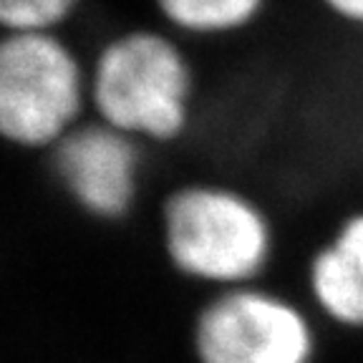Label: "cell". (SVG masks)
<instances>
[{"label": "cell", "instance_id": "cell-1", "mask_svg": "<svg viewBox=\"0 0 363 363\" xmlns=\"http://www.w3.org/2000/svg\"><path fill=\"white\" fill-rule=\"evenodd\" d=\"M159 238L179 278L220 290L262 283L278 230L257 197L225 182H187L162 202Z\"/></svg>", "mask_w": 363, "mask_h": 363}, {"label": "cell", "instance_id": "cell-2", "mask_svg": "<svg viewBox=\"0 0 363 363\" xmlns=\"http://www.w3.org/2000/svg\"><path fill=\"white\" fill-rule=\"evenodd\" d=\"M192 58L164 28L111 35L89 61V113L129 139L174 144L194 116Z\"/></svg>", "mask_w": 363, "mask_h": 363}, {"label": "cell", "instance_id": "cell-3", "mask_svg": "<svg viewBox=\"0 0 363 363\" xmlns=\"http://www.w3.org/2000/svg\"><path fill=\"white\" fill-rule=\"evenodd\" d=\"M89 116V61L63 33L0 35V142L48 154Z\"/></svg>", "mask_w": 363, "mask_h": 363}, {"label": "cell", "instance_id": "cell-4", "mask_svg": "<svg viewBox=\"0 0 363 363\" xmlns=\"http://www.w3.org/2000/svg\"><path fill=\"white\" fill-rule=\"evenodd\" d=\"M320 325L306 301L255 283L212 293L189 346L194 363H318Z\"/></svg>", "mask_w": 363, "mask_h": 363}, {"label": "cell", "instance_id": "cell-5", "mask_svg": "<svg viewBox=\"0 0 363 363\" xmlns=\"http://www.w3.org/2000/svg\"><path fill=\"white\" fill-rule=\"evenodd\" d=\"M53 179L76 210L96 222H124L142 194L144 147L86 119L48 152Z\"/></svg>", "mask_w": 363, "mask_h": 363}, {"label": "cell", "instance_id": "cell-6", "mask_svg": "<svg viewBox=\"0 0 363 363\" xmlns=\"http://www.w3.org/2000/svg\"><path fill=\"white\" fill-rule=\"evenodd\" d=\"M303 285L320 323L363 335V207L348 210L313 247Z\"/></svg>", "mask_w": 363, "mask_h": 363}, {"label": "cell", "instance_id": "cell-7", "mask_svg": "<svg viewBox=\"0 0 363 363\" xmlns=\"http://www.w3.org/2000/svg\"><path fill=\"white\" fill-rule=\"evenodd\" d=\"M162 28L177 38H233L265 18L270 0H152Z\"/></svg>", "mask_w": 363, "mask_h": 363}, {"label": "cell", "instance_id": "cell-8", "mask_svg": "<svg viewBox=\"0 0 363 363\" xmlns=\"http://www.w3.org/2000/svg\"><path fill=\"white\" fill-rule=\"evenodd\" d=\"M86 0H0L3 33H61Z\"/></svg>", "mask_w": 363, "mask_h": 363}, {"label": "cell", "instance_id": "cell-9", "mask_svg": "<svg viewBox=\"0 0 363 363\" xmlns=\"http://www.w3.org/2000/svg\"><path fill=\"white\" fill-rule=\"evenodd\" d=\"M315 3L333 23L363 33V0H315Z\"/></svg>", "mask_w": 363, "mask_h": 363}]
</instances>
